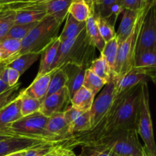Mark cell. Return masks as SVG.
Returning a JSON list of instances; mask_svg holds the SVG:
<instances>
[{"label": "cell", "instance_id": "681fc988", "mask_svg": "<svg viewBox=\"0 0 156 156\" xmlns=\"http://www.w3.org/2000/svg\"><path fill=\"white\" fill-rule=\"evenodd\" d=\"M51 1V0H29V2L34 3H43V2H47Z\"/></svg>", "mask_w": 156, "mask_h": 156}, {"label": "cell", "instance_id": "f546056e", "mask_svg": "<svg viewBox=\"0 0 156 156\" xmlns=\"http://www.w3.org/2000/svg\"><path fill=\"white\" fill-rule=\"evenodd\" d=\"M156 67V50H146L136 54L133 69H151Z\"/></svg>", "mask_w": 156, "mask_h": 156}, {"label": "cell", "instance_id": "8fae6325", "mask_svg": "<svg viewBox=\"0 0 156 156\" xmlns=\"http://www.w3.org/2000/svg\"><path fill=\"white\" fill-rule=\"evenodd\" d=\"M71 104L69 93L66 87L47 96L43 100L39 112L47 117L57 113H63Z\"/></svg>", "mask_w": 156, "mask_h": 156}, {"label": "cell", "instance_id": "9c48e42d", "mask_svg": "<svg viewBox=\"0 0 156 156\" xmlns=\"http://www.w3.org/2000/svg\"><path fill=\"white\" fill-rule=\"evenodd\" d=\"M156 50V30L153 2L149 6L139 33L136 55L146 50Z\"/></svg>", "mask_w": 156, "mask_h": 156}, {"label": "cell", "instance_id": "7c38bea8", "mask_svg": "<svg viewBox=\"0 0 156 156\" xmlns=\"http://www.w3.org/2000/svg\"><path fill=\"white\" fill-rule=\"evenodd\" d=\"M50 143L40 139L27 137H9L0 140V156H5L15 152L26 151L38 145Z\"/></svg>", "mask_w": 156, "mask_h": 156}, {"label": "cell", "instance_id": "4fadbf2b", "mask_svg": "<svg viewBox=\"0 0 156 156\" xmlns=\"http://www.w3.org/2000/svg\"><path fill=\"white\" fill-rule=\"evenodd\" d=\"M46 129L50 136L59 141L67 142L72 136L63 113H57L49 117Z\"/></svg>", "mask_w": 156, "mask_h": 156}, {"label": "cell", "instance_id": "6da1fadb", "mask_svg": "<svg viewBox=\"0 0 156 156\" xmlns=\"http://www.w3.org/2000/svg\"><path fill=\"white\" fill-rule=\"evenodd\" d=\"M142 84L116 95L112 106L99 124L86 132L72 135L64 147L73 149L76 146L90 145L102 136L119 129H137Z\"/></svg>", "mask_w": 156, "mask_h": 156}, {"label": "cell", "instance_id": "b9f144b4", "mask_svg": "<svg viewBox=\"0 0 156 156\" xmlns=\"http://www.w3.org/2000/svg\"><path fill=\"white\" fill-rule=\"evenodd\" d=\"M2 66V63L1 62V63H0V70H1ZM9 88H10V87L9 86V85H8L6 82H5L4 81L2 80V79L1 77V75H0V94H2L3 92L7 91Z\"/></svg>", "mask_w": 156, "mask_h": 156}, {"label": "cell", "instance_id": "4dcf8cb0", "mask_svg": "<svg viewBox=\"0 0 156 156\" xmlns=\"http://www.w3.org/2000/svg\"><path fill=\"white\" fill-rule=\"evenodd\" d=\"M20 100H21V114L22 117H27L36 112H39L42 101L28 97L22 92V90L20 93Z\"/></svg>", "mask_w": 156, "mask_h": 156}, {"label": "cell", "instance_id": "ba28073f", "mask_svg": "<svg viewBox=\"0 0 156 156\" xmlns=\"http://www.w3.org/2000/svg\"><path fill=\"white\" fill-rule=\"evenodd\" d=\"M116 97V79H112L104 86L101 91L94 98L90 109L91 129L95 128L108 114Z\"/></svg>", "mask_w": 156, "mask_h": 156}, {"label": "cell", "instance_id": "cb8c5ba5", "mask_svg": "<svg viewBox=\"0 0 156 156\" xmlns=\"http://www.w3.org/2000/svg\"><path fill=\"white\" fill-rule=\"evenodd\" d=\"M40 56L41 54L38 53H24L16 57L6 66L17 70L21 76L39 59Z\"/></svg>", "mask_w": 156, "mask_h": 156}, {"label": "cell", "instance_id": "d6986e66", "mask_svg": "<svg viewBox=\"0 0 156 156\" xmlns=\"http://www.w3.org/2000/svg\"><path fill=\"white\" fill-rule=\"evenodd\" d=\"M59 44H60V41L57 37L41 53V62H40L39 69H38L36 77L50 72L52 65L56 59Z\"/></svg>", "mask_w": 156, "mask_h": 156}, {"label": "cell", "instance_id": "2e32d148", "mask_svg": "<svg viewBox=\"0 0 156 156\" xmlns=\"http://www.w3.org/2000/svg\"><path fill=\"white\" fill-rule=\"evenodd\" d=\"M53 73V71H51L41 76L35 77L33 82L27 88L22 90V92L28 97L43 101L47 96Z\"/></svg>", "mask_w": 156, "mask_h": 156}, {"label": "cell", "instance_id": "f35d334b", "mask_svg": "<svg viewBox=\"0 0 156 156\" xmlns=\"http://www.w3.org/2000/svg\"><path fill=\"white\" fill-rule=\"evenodd\" d=\"M81 148L79 156H112L108 151L95 146H82Z\"/></svg>", "mask_w": 156, "mask_h": 156}, {"label": "cell", "instance_id": "30bf717a", "mask_svg": "<svg viewBox=\"0 0 156 156\" xmlns=\"http://www.w3.org/2000/svg\"><path fill=\"white\" fill-rule=\"evenodd\" d=\"M9 7L15 10V24L37 23L47 16L44 3H16Z\"/></svg>", "mask_w": 156, "mask_h": 156}, {"label": "cell", "instance_id": "5b68a950", "mask_svg": "<svg viewBox=\"0 0 156 156\" xmlns=\"http://www.w3.org/2000/svg\"><path fill=\"white\" fill-rule=\"evenodd\" d=\"M152 2H153L149 3L147 5H146L140 10L136 23V25L132 33L125 41L119 44L117 62H116L115 69H114V78L115 79L123 77V76L133 69L134 59H135L136 56L137 41H138L140 27L142 26V23H143L146 11Z\"/></svg>", "mask_w": 156, "mask_h": 156}, {"label": "cell", "instance_id": "d6a6232c", "mask_svg": "<svg viewBox=\"0 0 156 156\" xmlns=\"http://www.w3.org/2000/svg\"><path fill=\"white\" fill-rule=\"evenodd\" d=\"M91 128L90 111H85L69 125V133L71 135L79 133L86 132Z\"/></svg>", "mask_w": 156, "mask_h": 156}, {"label": "cell", "instance_id": "ab89813d", "mask_svg": "<svg viewBox=\"0 0 156 156\" xmlns=\"http://www.w3.org/2000/svg\"><path fill=\"white\" fill-rule=\"evenodd\" d=\"M83 111H81L79 110L76 109L74 107H73L72 105L69 106L66 108L65 111L63 112L64 117H65L66 121L67 122L69 125H70V123H73L76 118L79 117L82 114H83Z\"/></svg>", "mask_w": 156, "mask_h": 156}, {"label": "cell", "instance_id": "277c9868", "mask_svg": "<svg viewBox=\"0 0 156 156\" xmlns=\"http://www.w3.org/2000/svg\"><path fill=\"white\" fill-rule=\"evenodd\" d=\"M61 23L47 15L21 41V48L17 57L24 53H38L43 51L59 37Z\"/></svg>", "mask_w": 156, "mask_h": 156}, {"label": "cell", "instance_id": "f6af8a7d", "mask_svg": "<svg viewBox=\"0 0 156 156\" xmlns=\"http://www.w3.org/2000/svg\"><path fill=\"white\" fill-rule=\"evenodd\" d=\"M149 77L150 78V80H152L156 85V67L151 69L149 70Z\"/></svg>", "mask_w": 156, "mask_h": 156}, {"label": "cell", "instance_id": "8d00e7d4", "mask_svg": "<svg viewBox=\"0 0 156 156\" xmlns=\"http://www.w3.org/2000/svg\"><path fill=\"white\" fill-rule=\"evenodd\" d=\"M20 86H21V84L18 83L15 86L10 88L7 91L0 94V111L19 96L21 93Z\"/></svg>", "mask_w": 156, "mask_h": 156}, {"label": "cell", "instance_id": "816d5d0a", "mask_svg": "<svg viewBox=\"0 0 156 156\" xmlns=\"http://www.w3.org/2000/svg\"><path fill=\"white\" fill-rule=\"evenodd\" d=\"M152 2H153V0H142V2H143V5H148L149 3Z\"/></svg>", "mask_w": 156, "mask_h": 156}, {"label": "cell", "instance_id": "1f68e13d", "mask_svg": "<svg viewBox=\"0 0 156 156\" xmlns=\"http://www.w3.org/2000/svg\"><path fill=\"white\" fill-rule=\"evenodd\" d=\"M53 71V73L51 76V79H50L48 91H47L46 97L59 91L62 88L66 87V75L64 73L62 68L56 69Z\"/></svg>", "mask_w": 156, "mask_h": 156}, {"label": "cell", "instance_id": "836d02e7", "mask_svg": "<svg viewBox=\"0 0 156 156\" xmlns=\"http://www.w3.org/2000/svg\"><path fill=\"white\" fill-rule=\"evenodd\" d=\"M66 142H50L43 143L27 149L23 156H45L53 152L57 148L63 146Z\"/></svg>", "mask_w": 156, "mask_h": 156}, {"label": "cell", "instance_id": "9a60e30c", "mask_svg": "<svg viewBox=\"0 0 156 156\" xmlns=\"http://www.w3.org/2000/svg\"><path fill=\"white\" fill-rule=\"evenodd\" d=\"M150 80L149 77L140 70L133 69L123 77L116 79V95L128 91L137 85Z\"/></svg>", "mask_w": 156, "mask_h": 156}, {"label": "cell", "instance_id": "e575fe53", "mask_svg": "<svg viewBox=\"0 0 156 156\" xmlns=\"http://www.w3.org/2000/svg\"><path fill=\"white\" fill-rule=\"evenodd\" d=\"M95 21L98 27L99 32L105 43L111 41L116 37V31L114 26H113L106 18L94 15Z\"/></svg>", "mask_w": 156, "mask_h": 156}, {"label": "cell", "instance_id": "7bdbcfd3", "mask_svg": "<svg viewBox=\"0 0 156 156\" xmlns=\"http://www.w3.org/2000/svg\"><path fill=\"white\" fill-rule=\"evenodd\" d=\"M61 152H62V156H79L76 155L75 152L73 151V149L65 148L63 147V146H62V149H61Z\"/></svg>", "mask_w": 156, "mask_h": 156}, {"label": "cell", "instance_id": "db71d44e", "mask_svg": "<svg viewBox=\"0 0 156 156\" xmlns=\"http://www.w3.org/2000/svg\"><path fill=\"white\" fill-rule=\"evenodd\" d=\"M6 7H8V6H6V5H0V11L2 10V9H5Z\"/></svg>", "mask_w": 156, "mask_h": 156}, {"label": "cell", "instance_id": "c3c4849f", "mask_svg": "<svg viewBox=\"0 0 156 156\" xmlns=\"http://www.w3.org/2000/svg\"><path fill=\"white\" fill-rule=\"evenodd\" d=\"M27 151V150H26ZM26 151H21V152H15V153L10 154V155H8L5 156H23L25 153Z\"/></svg>", "mask_w": 156, "mask_h": 156}, {"label": "cell", "instance_id": "ac0fdd59", "mask_svg": "<svg viewBox=\"0 0 156 156\" xmlns=\"http://www.w3.org/2000/svg\"><path fill=\"white\" fill-rule=\"evenodd\" d=\"M74 0H51L43 2L47 15L53 17L62 24L69 14V9Z\"/></svg>", "mask_w": 156, "mask_h": 156}, {"label": "cell", "instance_id": "603a6c76", "mask_svg": "<svg viewBox=\"0 0 156 156\" xmlns=\"http://www.w3.org/2000/svg\"><path fill=\"white\" fill-rule=\"evenodd\" d=\"M85 23H86L85 29H86L87 35L89 37L91 44L96 47V49L99 50L100 53H101L106 43L105 42V41L100 34V32H99L98 27L97 23L95 21L94 12H91Z\"/></svg>", "mask_w": 156, "mask_h": 156}, {"label": "cell", "instance_id": "44dd1931", "mask_svg": "<svg viewBox=\"0 0 156 156\" xmlns=\"http://www.w3.org/2000/svg\"><path fill=\"white\" fill-rule=\"evenodd\" d=\"M86 27V23L81 22L75 19L70 14H68L66 18V24L62 29L59 38L60 43L64 42L67 40L73 39L80 34Z\"/></svg>", "mask_w": 156, "mask_h": 156}, {"label": "cell", "instance_id": "d4e9b609", "mask_svg": "<svg viewBox=\"0 0 156 156\" xmlns=\"http://www.w3.org/2000/svg\"><path fill=\"white\" fill-rule=\"evenodd\" d=\"M119 43L117 37L108 41L105 44L103 50L101 54L104 56L106 62H108V66L111 69L113 76V79H114V69H115L116 62H117V53H118Z\"/></svg>", "mask_w": 156, "mask_h": 156}, {"label": "cell", "instance_id": "e0dca14e", "mask_svg": "<svg viewBox=\"0 0 156 156\" xmlns=\"http://www.w3.org/2000/svg\"><path fill=\"white\" fill-rule=\"evenodd\" d=\"M140 10L134 11L130 9H124L123 11L122 12L123 17L119 25L118 30L116 32V37L118 40L119 44L125 41L132 33L136 23Z\"/></svg>", "mask_w": 156, "mask_h": 156}, {"label": "cell", "instance_id": "52a82bcc", "mask_svg": "<svg viewBox=\"0 0 156 156\" xmlns=\"http://www.w3.org/2000/svg\"><path fill=\"white\" fill-rule=\"evenodd\" d=\"M137 132L144 143L147 156H156V143L149 108V93L147 82L142 84V95L139 111Z\"/></svg>", "mask_w": 156, "mask_h": 156}, {"label": "cell", "instance_id": "8992f818", "mask_svg": "<svg viewBox=\"0 0 156 156\" xmlns=\"http://www.w3.org/2000/svg\"><path fill=\"white\" fill-rule=\"evenodd\" d=\"M48 120L49 117L41 113L36 112L21 117L5 128L13 137H27L49 142H62L53 139L48 134L46 129Z\"/></svg>", "mask_w": 156, "mask_h": 156}, {"label": "cell", "instance_id": "4316f807", "mask_svg": "<svg viewBox=\"0 0 156 156\" xmlns=\"http://www.w3.org/2000/svg\"><path fill=\"white\" fill-rule=\"evenodd\" d=\"M89 69L96 76L105 80L107 83L113 79L112 73L108 66V62L101 54L93 61Z\"/></svg>", "mask_w": 156, "mask_h": 156}, {"label": "cell", "instance_id": "ffe728a7", "mask_svg": "<svg viewBox=\"0 0 156 156\" xmlns=\"http://www.w3.org/2000/svg\"><path fill=\"white\" fill-rule=\"evenodd\" d=\"M21 48V41L12 38H5L0 41V62L7 65L17 57Z\"/></svg>", "mask_w": 156, "mask_h": 156}, {"label": "cell", "instance_id": "5bb4252c", "mask_svg": "<svg viewBox=\"0 0 156 156\" xmlns=\"http://www.w3.org/2000/svg\"><path fill=\"white\" fill-rule=\"evenodd\" d=\"M61 68L66 75L67 81L66 87L69 93L70 98H72L75 93L83 85L85 71L88 69L73 63H67Z\"/></svg>", "mask_w": 156, "mask_h": 156}, {"label": "cell", "instance_id": "f1b7e54d", "mask_svg": "<svg viewBox=\"0 0 156 156\" xmlns=\"http://www.w3.org/2000/svg\"><path fill=\"white\" fill-rule=\"evenodd\" d=\"M106 84L107 82L105 80L96 76L89 69H86L82 86L91 91L94 96L97 95L101 91V89Z\"/></svg>", "mask_w": 156, "mask_h": 156}, {"label": "cell", "instance_id": "74e56055", "mask_svg": "<svg viewBox=\"0 0 156 156\" xmlns=\"http://www.w3.org/2000/svg\"><path fill=\"white\" fill-rule=\"evenodd\" d=\"M119 0H98L94 7V15L108 18L111 8Z\"/></svg>", "mask_w": 156, "mask_h": 156}, {"label": "cell", "instance_id": "484cf974", "mask_svg": "<svg viewBox=\"0 0 156 156\" xmlns=\"http://www.w3.org/2000/svg\"><path fill=\"white\" fill-rule=\"evenodd\" d=\"M15 10L9 6L0 11V41L5 38L6 35L15 24Z\"/></svg>", "mask_w": 156, "mask_h": 156}, {"label": "cell", "instance_id": "83f0119b", "mask_svg": "<svg viewBox=\"0 0 156 156\" xmlns=\"http://www.w3.org/2000/svg\"><path fill=\"white\" fill-rule=\"evenodd\" d=\"M91 12H91L84 0H74L69 9V14L81 22H85Z\"/></svg>", "mask_w": 156, "mask_h": 156}, {"label": "cell", "instance_id": "bcb514c9", "mask_svg": "<svg viewBox=\"0 0 156 156\" xmlns=\"http://www.w3.org/2000/svg\"><path fill=\"white\" fill-rule=\"evenodd\" d=\"M62 147V146H60V147L57 148L56 150H54L53 152H50V153L47 154V155H46L45 156H62V152H61Z\"/></svg>", "mask_w": 156, "mask_h": 156}, {"label": "cell", "instance_id": "3957f363", "mask_svg": "<svg viewBox=\"0 0 156 156\" xmlns=\"http://www.w3.org/2000/svg\"><path fill=\"white\" fill-rule=\"evenodd\" d=\"M108 151L112 156H147L137 129H119L101 137L90 145Z\"/></svg>", "mask_w": 156, "mask_h": 156}, {"label": "cell", "instance_id": "d590c367", "mask_svg": "<svg viewBox=\"0 0 156 156\" xmlns=\"http://www.w3.org/2000/svg\"><path fill=\"white\" fill-rule=\"evenodd\" d=\"M37 23L38 22L31 23V24H15L6 35L5 38H12V39L22 41L28 34L29 32L37 25Z\"/></svg>", "mask_w": 156, "mask_h": 156}, {"label": "cell", "instance_id": "ee69618b", "mask_svg": "<svg viewBox=\"0 0 156 156\" xmlns=\"http://www.w3.org/2000/svg\"><path fill=\"white\" fill-rule=\"evenodd\" d=\"M84 1H85V2L88 5L91 12H94V7H95L96 4L98 3V0H84Z\"/></svg>", "mask_w": 156, "mask_h": 156}, {"label": "cell", "instance_id": "7402d4cb", "mask_svg": "<svg viewBox=\"0 0 156 156\" xmlns=\"http://www.w3.org/2000/svg\"><path fill=\"white\" fill-rule=\"evenodd\" d=\"M95 96L84 86H82L71 98V105L81 111H88L92 106Z\"/></svg>", "mask_w": 156, "mask_h": 156}, {"label": "cell", "instance_id": "9f6ffc18", "mask_svg": "<svg viewBox=\"0 0 156 156\" xmlns=\"http://www.w3.org/2000/svg\"><path fill=\"white\" fill-rule=\"evenodd\" d=\"M0 63H1V62H0Z\"/></svg>", "mask_w": 156, "mask_h": 156}, {"label": "cell", "instance_id": "7a4b0ae2", "mask_svg": "<svg viewBox=\"0 0 156 156\" xmlns=\"http://www.w3.org/2000/svg\"><path fill=\"white\" fill-rule=\"evenodd\" d=\"M95 52L96 47L91 44L85 29L76 37L60 43L50 72L67 63L89 69L93 61L97 58Z\"/></svg>", "mask_w": 156, "mask_h": 156}, {"label": "cell", "instance_id": "7dc6e473", "mask_svg": "<svg viewBox=\"0 0 156 156\" xmlns=\"http://www.w3.org/2000/svg\"><path fill=\"white\" fill-rule=\"evenodd\" d=\"M17 1L16 0H0V5H12L14 4H16Z\"/></svg>", "mask_w": 156, "mask_h": 156}, {"label": "cell", "instance_id": "f5cc1de1", "mask_svg": "<svg viewBox=\"0 0 156 156\" xmlns=\"http://www.w3.org/2000/svg\"><path fill=\"white\" fill-rule=\"evenodd\" d=\"M17 3H25L28 2L29 0H16Z\"/></svg>", "mask_w": 156, "mask_h": 156}, {"label": "cell", "instance_id": "f907efd6", "mask_svg": "<svg viewBox=\"0 0 156 156\" xmlns=\"http://www.w3.org/2000/svg\"><path fill=\"white\" fill-rule=\"evenodd\" d=\"M153 8H154V15H155V30H156V0L153 1Z\"/></svg>", "mask_w": 156, "mask_h": 156}, {"label": "cell", "instance_id": "11a10c76", "mask_svg": "<svg viewBox=\"0 0 156 156\" xmlns=\"http://www.w3.org/2000/svg\"><path fill=\"white\" fill-rule=\"evenodd\" d=\"M0 59H1V52H0Z\"/></svg>", "mask_w": 156, "mask_h": 156}, {"label": "cell", "instance_id": "60d3db41", "mask_svg": "<svg viewBox=\"0 0 156 156\" xmlns=\"http://www.w3.org/2000/svg\"><path fill=\"white\" fill-rule=\"evenodd\" d=\"M120 2L124 9L134 11H139L146 6L142 2V0H120Z\"/></svg>", "mask_w": 156, "mask_h": 156}]
</instances>
